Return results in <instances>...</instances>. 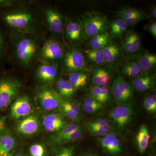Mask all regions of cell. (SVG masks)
Returning a JSON list of instances; mask_svg holds the SVG:
<instances>
[{
	"label": "cell",
	"mask_w": 156,
	"mask_h": 156,
	"mask_svg": "<svg viewBox=\"0 0 156 156\" xmlns=\"http://www.w3.org/2000/svg\"><path fill=\"white\" fill-rule=\"evenodd\" d=\"M134 112L129 104L119 105L110 112L108 117L120 130L124 131L132 120Z\"/></svg>",
	"instance_id": "cell-5"
},
{
	"label": "cell",
	"mask_w": 156,
	"mask_h": 156,
	"mask_svg": "<svg viewBox=\"0 0 156 156\" xmlns=\"http://www.w3.org/2000/svg\"><path fill=\"white\" fill-rule=\"evenodd\" d=\"M6 118L5 117H0V134H3L6 128Z\"/></svg>",
	"instance_id": "cell-44"
},
{
	"label": "cell",
	"mask_w": 156,
	"mask_h": 156,
	"mask_svg": "<svg viewBox=\"0 0 156 156\" xmlns=\"http://www.w3.org/2000/svg\"><path fill=\"white\" fill-rule=\"evenodd\" d=\"M65 33L66 39L74 45H79L85 40L80 20H69L65 26Z\"/></svg>",
	"instance_id": "cell-10"
},
{
	"label": "cell",
	"mask_w": 156,
	"mask_h": 156,
	"mask_svg": "<svg viewBox=\"0 0 156 156\" xmlns=\"http://www.w3.org/2000/svg\"><path fill=\"white\" fill-rule=\"evenodd\" d=\"M21 88V84L11 77L0 78V110L5 109L11 104Z\"/></svg>",
	"instance_id": "cell-2"
},
{
	"label": "cell",
	"mask_w": 156,
	"mask_h": 156,
	"mask_svg": "<svg viewBox=\"0 0 156 156\" xmlns=\"http://www.w3.org/2000/svg\"><path fill=\"white\" fill-rule=\"evenodd\" d=\"M97 140L104 149L109 154L116 155L121 152V141L119 137L114 133L99 136Z\"/></svg>",
	"instance_id": "cell-13"
},
{
	"label": "cell",
	"mask_w": 156,
	"mask_h": 156,
	"mask_svg": "<svg viewBox=\"0 0 156 156\" xmlns=\"http://www.w3.org/2000/svg\"><path fill=\"white\" fill-rule=\"evenodd\" d=\"M83 131L82 128L74 131L66 136H62L58 139L49 141V144L53 146H57L67 143L75 141L80 138L83 136Z\"/></svg>",
	"instance_id": "cell-31"
},
{
	"label": "cell",
	"mask_w": 156,
	"mask_h": 156,
	"mask_svg": "<svg viewBox=\"0 0 156 156\" xmlns=\"http://www.w3.org/2000/svg\"><path fill=\"white\" fill-rule=\"evenodd\" d=\"M41 56L46 61H59L64 56L63 49L59 43L54 40L48 41L41 51Z\"/></svg>",
	"instance_id": "cell-9"
},
{
	"label": "cell",
	"mask_w": 156,
	"mask_h": 156,
	"mask_svg": "<svg viewBox=\"0 0 156 156\" xmlns=\"http://www.w3.org/2000/svg\"><path fill=\"white\" fill-rule=\"evenodd\" d=\"M121 50L117 44L109 43L102 49L105 63L112 66L116 64L121 57Z\"/></svg>",
	"instance_id": "cell-21"
},
{
	"label": "cell",
	"mask_w": 156,
	"mask_h": 156,
	"mask_svg": "<svg viewBox=\"0 0 156 156\" xmlns=\"http://www.w3.org/2000/svg\"><path fill=\"white\" fill-rule=\"evenodd\" d=\"M143 105L146 110L150 113H154L156 111V95L151 94L147 96L143 102Z\"/></svg>",
	"instance_id": "cell-35"
},
{
	"label": "cell",
	"mask_w": 156,
	"mask_h": 156,
	"mask_svg": "<svg viewBox=\"0 0 156 156\" xmlns=\"http://www.w3.org/2000/svg\"><path fill=\"white\" fill-rule=\"evenodd\" d=\"M85 53L87 59L94 64L102 65L105 63L102 50H94L89 48L86 50Z\"/></svg>",
	"instance_id": "cell-30"
},
{
	"label": "cell",
	"mask_w": 156,
	"mask_h": 156,
	"mask_svg": "<svg viewBox=\"0 0 156 156\" xmlns=\"http://www.w3.org/2000/svg\"><path fill=\"white\" fill-rule=\"evenodd\" d=\"M149 139L150 135L147 127L145 125H142L140 128L136 137V144L140 153H144L146 150Z\"/></svg>",
	"instance_id": "cell-26"
},
{
	"label": "cell",
	"mask_w": 156,
	"mask_h": 156,
	"mask_svg": "<svg viewBox=\"0 0 156 156\" xmlns=\"http://www.w3.org/2000/svg\"><path fill=\"white\" fill-rule=\"evenodd\" d=\"M81 126L75 123H71L70 124H66L61 129L55 133L50 137L49 141H52L58 139L72 133L74 131H76L81 128Z\"/></svg>",
	"instance_id": "cell-32"
},
{
	"label": "cell",
	"mask_w": 156,
	"mask_h": 156,
	"mask_svg": "<svg viewBox=\"0 0 156 156\" xmlns=\"http://www.w3.org/2000/svg\"><path fill=\"white\" fill-rule=\"evenodd\" d=\"M16 145V140L11 134L0 135V156H11Z\"/></svg>",
	"instance_id": "cell-22"
},
{
	"label": "cell",
	"mask_w": 156,
	"mask_h": 156,
	"mask_svg": "<svg viewBox=\"0 0 156 156\" xmlns=\"http://www.w3.org/2000/svg\"><path fill=\"white\" fill-rule=\"evenodd\" d=\"M145 30H147L154 38H156V22L155 21H153L149 23L144 26Z\"/></svg>",
	"instance_id": "cell-42"
},
{
	"label": "cell",
	"mask_w": 156,
	"mask_h": 156,
	"mask_svg": "<svg viewBox=\"0 0 156 156\" xmlns=\"http://www.w3.org/2000/svg\"><path fill=\"white\" fill-rule=\"evenodd\" d=\"M37 48L34 39L26 37L20 39L16 44L15 53L20 64L25 66H28L35 54Z\"/></svg>",
	"instance_id": "cell-4"
},
{
	"label": "cell",
	"mask_w": 156,
	"mask_h": 156,
	"mask_svg": "<svg viewBox=\"0 0 156 156\" xmlns=\"http://www.w3.org/2000/svg\"><path fill=\"white\" fill-rule=\"evenodd\" d=\"M156 82L155 75L142 73L133 79L131 85L133 89L136 91L139 92H144L154 87Z\"/></svg>",
	"instance_id": "cell-15"
},
{
	"label": "cell",
	"mask_w": 156,
	"mask_h": 156,
	"mask_svg": "<svg viewBox=\"0 0 156 156\" xmlns=\"http://www.w3.org/2000/svg\"><path fill=\"white\" fill-rule=\"evenodd\" d=\"M4 48V39L2 33L0 32V59L2 58Z\"/></svg>",
	"instance_id": "cell-45"
},
{
	"label": "cell",
	"mask_w": 156,
	"mask_h": 156,
	"mask_svg": "<svg viewBox=\"0 0 156 156\" xmlns=\"http://www.w3.org/2000/svg\"><path fill=\"white\" fill-rule=\"evenodd\" d=\"M31 156H45L46 151L44 146L41 144L37 143L33 144L29 149Z\"/></svg>",
	"instance_id": "cell-37"
},
{
	"label": "cell",
	"mask_w": 156,
	"mask_h": 156,
	"mask_svg": "<svg viewBox=\"0 0 156 156\" xmlns=\"http://www.w3.org/2000/svg\"><path fill=\"white\" fill-rule=\"evenodd\" d=\"M12 156H23V155L21 154H16Z\"/></svg>",
	"instance_id": "cell-47"
},
{
	"label": "cell",
	"mask_w": 156,
	"mask_h": 156,
	"mask_svg": "<svg viewBox=\"0 0 156 156\" xmlns=\"http://www.w3.org/2000/svg\"><path fill=\"white\" fill-rule=\"evenodd\" d=\"M89 95L101 104H104L101 87L92 86L89 90Z\"/></svg>",
	"instance_id": "cell-36"
},
{
	"label": "cell",
	"mask_w": 156,
	"mask_h": 156,
	"mask_svg": "<svg viewBox=\"0 0 156 156\" xmlns=\"http://www.w3.org/2000/svg\"><path fill=\"white\" fill-rule=\"evenodd\" d=\"M39 102L45 110L50 111L59 107V102L56 92L50 89H43L38 93Z\"/></svg>",
	"instance_id": "cell-11"
},
{
	"label": "cell",
	"mask_w": 156,
	"mask_h": 156,
	"mask_svg": "<svg viewBox=\"0 0 156 156\" xmlns=\"http://www.w3.org/2000/svg\"><path fill=\"white\" fill-rule=\"evenodd\" d=\"M89 77V74L86 70L73 72L69 73L68 81L76 90L85 87Z\"/></svg>",
	"instance_id": "cell-23"
},
{
	"label": "cell",
	"mask_w": 156,
	"mask_h": 156,
	"mask_svg": "<svg viewBox=\"0 0 156 156\" xmlns=\"http://www.w3.org/2000/svg\"><path fill=\"white\" fill-rule=\"evenodd\" d=\"M103 105H90L83 104V109L85 112L88 114H93L102 108Z\"/></svg>",
	"instance_id": "cell-41"
},
{
	"label": "cell",
	"mask_w": 156,
	"mask_h": 156,
	"mask_svg": "<svg viewBox=\"0 0 156 156\" xmlns=\"http://www.w3.org/2000/svg\"><path fill=\"white\" fill-rule=\"evenodd\" d=\"M75 147L73 146H69L62 148L58 151L55 156H73Z\"/></svg>",
	"instance_id": "cell-40"
},
{
	"label": "cell",
	"mask_w": 156,
	"mask_h": 156,
	"mask_svg": "<svg viewBox=\"0 0 156 156\" xmlns=\"http://www.w3.org/2000/svg\"><path fill=\"white\" fill-rule=\"evenodd\" d=\"M141 47L140 37L134 32L129 33L121 44L122 50L127 54H134L138 53Z\"/></svg>",
	"instance_id": "cell-17"
},
{
	"label": "cell",
	"mask_w": 156,
	"mask_h": 156,
	"mask_svg": "<svg viewBox=\"0 0 156 156\" xmlns=\"http://www.w3.org/2000/svg\"><path fill=\"white\" fill-rule=\"evenodd\" d=\"M144 14L141 11L131 7H125L120 9L116 12V15L119 18L126 20L140 16Z\"/></svg>",
	"instance_id": "cell-33"
},
{
	"label": "cell",
	"mask_w": 156,
	"mask_h": 156,
	"mask_svg": "<svg viewBox=\"0 0 156 156\" xmlns=\"http://www.w3.org/2000/svg\"><path fill=\"white\" fill-rule=\"evenodd\" d=\"M80 22L85 39L107 32L108 28L107 18L100 12H87L82 16Z\"/></svg>",
	"instance_id": "cell-1"
},
{
	"label": "cell",
	"mask_w": 156,
	"mask_h": 156,
	"mask_svg": "<svg viewBox=\"0 0 156 156\" xmlns=\"http://www.w3.org/2000/svg\"><path fill=\"white\" fill-rule=\"evenodd\" d=\"M144 73H151L156 68V55L149 52L140 53L135 58Z\"/></svg>",
	"instance_id": "cell-19"
},
{
	"label": "cell",
	"mask_w": 156,
	"mask_h": 156,
	"mask_svg": "<svg viewBox=\"0 0 156 156\" xmlns=\"http://www.w3.org/2000/svg\"><path fill=\"white\" fill-rule=\"evenodd\" d=\"M109 34L107 32L99 34L90 38V49L102 50L110 43Z\"/></svg>",
	"instance_id": "cell-28"
},
{
	"label": "cell",
	"mask_w": 156,
	"mask_h": 156,
	"mask_svg": "<svg viewBox=\"0 0 156 156\" xmlns=\"http://www.w3.org/2000/svg\"><path fill=\"white\" fill-rule=\"evenodd\" d=\"M56 88L57 93L62 97L69 99L74 95L76 89L68 80L60 79L57 81Z\"/></svg>",
	"instance_id": "cell-27"
},
{
	"label": "cell",
	"mask_w": 156,
	"mask_h": 156,
	"mask_svg": "<svg viewBox=\"0 0 156 156\" xmlns=\"http://www.w3.org/2000/svg\"><path fill=\"white\" fill-rule=\"evenodd\" d=\"M65 67L70 73L86 70L87 62L83 53L78 49H73L63 56Z\"/></svg>",
	"instance_id": "cell-6"
},
{
	"label": "cell",
	"mask_w": 156,
	"mask_h": 156,
	"mask_svg": "<svg viewBox=\"0 0 156 156\" xmlns=\"http://www.w3.org/2000/svg\"><path fill=\"white\" fill-rule=\"evenodd\" d=\"M83 104L87 105H103L96 101L95 99L92 98L90 95H88L84 99Z\"/></svg>",
	"instance_id": "cell-43"
},
{
	"label": "cell",
	"mask_w": 156,
	"mask_h": 156,
	"mask_svg": "<svg viewBox=\"0 0 156 156\" xmlns=\"http://www.w3.org/2000/svg\"><path fill=\"white\" fill-rule=\"evenodd\" d=\"M111 125L108 120L105 119H99L88 124L87 128H97Z\"/></svg>",
	"instance_id": "cell-39"
},
{
	"label": "cell",
	"mask_w": 156,
	"mask_h": 156,
	"mask_svg": "<svg viewBox=\"0 0 156 156\" xmlns=\"http://www.w3.org/2000/svg\"><path fill=\"white\" fill-rule=\"evenodd\" d=\"M43 125L45 131L50 133H56L66 124L61 114L53 113L44 117Z\"/></svg>",
	"instance_id": "cell-16"
},
{
	"label": "cell",
	"mask_w": 156,
	"mask_h": 156,
	"mask_svg": "<svg viewBox=\"0 0 156 156\" xmlns=\"http://www.w3.org/2000/svg\"><path fill=\"white\" fill-rule=\"evenodd\" d=\"M149 17H151L153 19H155L156 18V6L154 5L151 7L150 10V13L149 14Z\"/></svg>",
	"instance_id": "cell-46"
},
{
	"label": "cell",
	"mask_w": 156,
	"mask_h": 156,
	"mask_svg": "<svg viewBox=\"0 0 156 156\" xmlns=\"http://www.w3.org/2000/svg\"><path fill=\"white\" fill-rule=\"evenodd\" d=\"M122 73L128 78L134 79L142 73V70L136 59H126L122 67Z\"/></svg>",
	"instance_id": "cell-24"
},
{
	"label": "cell",
	"mask_w": 156,
	"mask_h": 156,
	"mask_svg": "<svg viewBox=\"0 0 156 156\" xmlns=\"http://www.w3.org/2000/svg\"><path fill=\"white\" fill-rule=\"evenodd\" d=\"M33 112L32 105L28 97L21 96L17 98L11 108V117L14 120L24 118Z\"/></svg>",
	"instance_id": "cell-8"
},
{
	"label": "cell",
	"mask_w": 156,
	"mask_h": 156,
	"mask_svg": "<svg viewBox=\"0 0 156 156\" xmlns=\"http://www.w3.org/2000/svg\"><path fill=\"white\" fill-rule=\"evenodd\" d=\"M59 107L65 116L69 119L76 120L79 118V114L77 113L70 106L68 99H66L60 96L56 92Z\"/></svg>",
	"instance_id": "cell-29"
},
{
	"label": "cell",
	"mask_w": 156,
	"mask_h": 156,
	"mask_svg": "<svg viewBox=\"0 0 156 156\" xmlns=\"http://www.w3.org/2000/svg\"><path fill=\"white\" fill-rule=\"evenodd\" d=\"M108 27L110 34L112 36L120 38L126 33L128 26L125 20L118 18L111 22Z\"/></svg>",
	"instance_id": "cell-25"
},
{
	"label": "cell",
	"mask_w": 156,
	"mask_h": 156,
	"mask_svg": "<svg viewBox=\"0 0 156 156\" xmlns=\"http://www.w3.org/2000/svg\"><path fill=\"white\" fill-rule=\"evenodd\" d=\"M111 77L110 71L103 68L95 69L90 73L91 83L98 87H105L109 83Z\"/></svg>",
	"instance_id": "cell-20"
},
{
	"label": "cell",
	"mask_w": 156,
	"mask_h": 156,
	"mask_svg": "<svg viewBox=\"0 0 156 156\" xmlns=\"http://www.w3.org/2000/svg\"><path fill=\"white\" fill-rule=\"evenodd\" d=\"M4 22L11 27L23 29L28 27L33 20L32 15L26 11L11 12L3 17Z\"/></svg>",
	"instance_id": "cell-7"
},
{
	"label": "cell",
	"mask_w": 156,
	"mask_h": 156,
	"mask_svg": "<svg viewBox=\"0 0 156 156\" xmlns=\"http://www.w3.org/2000/svg\"><path fill=\"white\" fill-rule=\"evenodd\" d=\"M17 131L22 135L30 136L38 131V119L36 115L31 114L20 121L17 126Z\"/></svg>",
	"instance_id": "cell-14"
},
{
	"label": "cell",
	"mask_w": 156,
	"mask_h": 156,
	"mask_svg": "<svg viewBox=\"0 0 156 156\" xmlns=\"http://www.w3.org/2000/svg\"><path fill=\"white\" fill-rule=\"evenodd\" d=\"M149 18V15L144 14L140 16H136L131 19L126 20H125L128 27L134 26L143 20Z\"/></svg>",
	"instance_id": "cell-38"
},
{
	"label": "cell",
	"mask_w": 156,
	"mask_h": 156,
	"mask_svg": "<svg viewBox=\"0 0 156 156\" xmlns=\"http://www.w3.org/2000/svg\"><path fill=\"white\" fill-rule=\"evenodd\" d=\"M88 129L92 134L99 136H105L111 133H114L115 131L114 126L112 124L103 127L88 128Z\"/></svg>",
	"instance_id": "cell-34"
},
{
	"label": "cell",
	"mask_w": 156,
	"mask_h": 156,
	"mask_svg": "<svg viewBox=\"0 0 156 156\" xmlns=\"http://www.w3.org/2000/svg\"><path fill=\"white\" fill-rule=\"evenodd\" d=\"M134 89L131 84L121 76L115 79L111 88V94L119 105L129 104L133 100Z\"/></svg>",
	"instance_id": "cell-3"
},
{
	"label": "cell",
	"mask_w": 156,
	"mask_h": 156,
	"mask_svg": "<svg viewBox=\"0 0 156 156\" xmlns=\"http://www.w3.org/2000/svg\"><path fill=\"white\" fill-rule=\"evenodd\" d=\"M45 17L50 30L56 34H60L64 30V21L61 14L56 10L46 9Z\"/></svg>",
	"instance_id": "cell-12"
},
{
	"label": "cell",
	"mask_w": 156,
	"mask_h": 156,
	"mask_svg": "<svg viewBox=\"0 0 156 156\" xmlns=\"http://www.w3.org/2000/svg\"><path fill=\"white\" fill-rule=\"evenodd\" d=\"M58 67L51 63H44L40 65L37 70V76L39 80L44 83L53 82L58 74Z\"/></svg>",
	"instance_id": "cell-18"
}]
</instances>
